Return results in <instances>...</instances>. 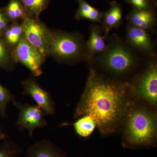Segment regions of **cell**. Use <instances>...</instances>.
Listing matches in <instances>:
<instances>
[{"label":"cell","mask_w":157,"mask_h":157,"mask_svg":"<svg viewBox=\"0 0 157 157\" xmlns=\"http://www.w3.org/2000/svg\"><path fill=\"white\" fill-rule=\"evenodd\" d=\"M23 36L45 60L48 57L50 30L39 17H28L21 21Z\"/></svg>","instance_id":"8992f818"},{"label":"cell","mask_w":157,"mask_h":157,"mask_svg":"<svg viewBox=\"0 0 157 157\" xmlns=\"http://www.w3.org/2000/svg\"><path fill=\"white\" fill-rule=\"evenodd\" d=\"M125 1L135 9L140 10L155 9V6L152 3L151 0H125Z\"/></svg>","instance_id":"603a6c76"},{"label":"cell","mask_w":157,"mask_h":157,"mask_svg":"<svg viewBox=\"0 0 157 157\" xmlns=\"http://www.w3.org/2000/svg\"><path fill=\"white\" fill-rule=\"evenodd\" d=\"M23 36L21 22H12L8 26L2 35L3 39L11 48H14L20 42Z\"/></svg>","instance_id":"ac0fdd59"},{"label":"cell","mask_w":157,"mask_h":157,"mask_svg":"<svg viewBox=\"0 0 157 157\" xmlns=\"http://www.w3.org/2000/svg\"><path fill=\"white\" fill-rule=\"evenodd\" d=\"M48 55L64 63L87 61L86 42L80 34L50 30Z\"/></svg>","instance_id":"277c9868"},{"label":"cell","mask_w":157,"mask_h":157,"mask_svg":"<svg viewBox=\"0 0 157 157\" xmlns=\"http://www.w3.org/2000/svg\"><path fill=\"white\" fill-rule=\"evenodd\" d=\"M3 9L9 21L12 22L22 21L28 17L25 8L19 0H10L9 4Z\"/></svg>","instance_id":"e0dca14e"},{"label":"cell","mask_w":157,"mask_h":157,"mask_svg":"<svg viewBox=\"0 0 157 157\" xmlns=\"http://www.w3.org/2000/svg\"><path fill=\"white\" fill-rule=\"evenodd\" d=\"M21 84L23 87L22 94L31 96L45 114L52 115L55 113V105L50 93L42 89L36 79L29 77Z\"/></svg>","instance_id":"9c48e42d"},{"label":"cell","mask_w":157,"mask_h":157,"mask_svg":"<svg viewBox=\"0 0 157 157\" xmlns=\"http://www.w3.org/2000/svg\"><path fill=\"white\" fill-rule=\"evenodd\" d=\"M135 50L114 34L105 50L95 57L90 64H95L113 76H124L131 73L138 65L139 59Z\"/></svg>","instance_id":"3957f363"},{"label":"cell","mask_w":157,"mask_h":157,"mask_svg":"<svg viewBox=\"0 0 157 157\" xmlns=\"http://www.w3.org/2000/svg\"><path fill=\"white\" fill-rule=\"evenodd\" d=\"M20 147L11 141H6L0 146V157H18Z\"/></svg>","instance_id":"44dd1931"},{"label":"cell","mask_w":157,"mask_h":157,"mask_svg":"<svg viewBox=\"0 0 157 157\" xmlns=\"http://www.w3.org/2000/svg\"><path fill=\"white\" fill-rule=\"evenodd\" d=\"M126 18L130 25L147 31L153 29L156 20L154 9L140 10L133 8Z\"/></svg>","instance_id":"7c38bea8"},{"label":"cell","mask_w":157,"mask_h":157,"mask_svg":"<svg viewBox=\"0 0 157 157\" xmlns=\"http://www.w3.org/2000/svg\"><path fill=\"white\" fill-rule=\"evenodd\" d=\"M12 48L0 36V68L7 70L13 69L15 63L12 56Z\"/></svg>","instance_id":"ffe728a7"},{"label":"cell","mask_w":157,"mask_h":157,"mask_svg":"<svg viewBox=\"0 0 157 157\" xmlns=\"http://www.w3.org/2000/svg\"><path fill=\"white\" fill-rule=\"evenodd\" d=\"M73 125L76 134L82 137H89L97 128L95 121L88 115L78 118Z\"/></svg>","instance_id":"2e32d148"},{"label":"cell","mask_w":157,"mask_h":157,"mask_svg":"<svg viewBox=\"0 0 157 157\" xmlns=\"http://www.w3.org/2000/svg\"><path fill=\"white\" fill-rule=\"evenodd\" d=\"M135 50L155 57L154 46L147 31L129 25L126 31V41Z\"/></svg>","instance_id":"30bf717a"},{"label":"cell","mask_w":157,"mask_h":157,"mask_svg":"<svg viewBox=\"0 0 157 157\" xmlns=\"http://www.w3.org/2000/svg\"><path fill=\"white\" fill-rule=\"evenodd\" d=\"M109 10L104 13L101 24L105 35L108 36L109 32L113 29L117 28L123 22V11L121 5L113 1L110 3Z\"/></svg>","instance_id":"5bb4252c"},{"label":"cell","mask_w":157,"mask_h":157,"mask_svg":"<svg viewBox=\"0 0 157 157\" xmlns=\"http://www.w3.org/2000/svg\"><path fill=\"white\" fill-rule=\"evenodd\" d=\"M13 102L19 110V118L16 124L21 132L27 130L32 137L35 129L47 125L44 117L45 112L39 106L23 104L15 101Z\"/></svg>","instance_id":"ba28073f"},{"label":"cell","mask_w":157,"mask_h":157,"mask_svg":"<svg viewBox=\"0 0 157 157\" xmlns=\"http://www.w3.org/2000/svg\"><path fill=\"white\" fill-rule=\"evenodd\" d=\"M12 59L15 63L24 65L33 76H38L42 73V66L45 60L23 36L20 42L12 50Z\"/></svg>","instance_id":"52a82bcc"},{"label":"cell","mask_w":157,"mask_h":157,"mask_svg":"<svg viewBox=\"0 0 157 157\" xmlns=\"http://www.w3.org/2000/svg\"><path fill=\"white\" fill-rule=\"evenodd\" d=\"M133 97L152 107L157 103V65L154 60L150 62L145 70L133 83H130Z\"/></svg>","instance_id":"5b68a950"},{"label":"cell","mask_w":157,"mask_h":157,"mask_svg":"<svg viewBox=\"0 0 157 157\" xmlns=\"http://www.w3.org/2000/svg\"><path fill=\"white\" fill-rule=\"evenodd\" d=\"M131 97L130 83L107 78L91 68L74 117L90 116L100 132L109 135L121 124L132 103Z\"/></svg>","instance_id":"6da1fadb"},{"label":"cell","mask_w":157,"mask_h":157,"mask_svg":"<svg viewBox=\"0 0 157 157\" xmlns=\"http://www.w3.org/2000/svg\"><path fill=\"white\" fill-rule=\"evenodd\" d=\"M104 29L98 25H92L90 27L89 39L86 42V49L88 63L95 57L105 50L107 36L104 34Z\"/></svg>","instance_id":"8fae6325"},{"label":"cell","mask_w":157,"mask_h":157,"mask_svg":"<svg viewBox=\"0 0 157 157\" xmlns=\"http://www.w3.org/2000/svg\"><path fill=\"white\" fill-rule=\"evenodd\" d=\"M124 147L149 148L155 146L157 140V117L148 107L132 102L121 124Z\"/></svg>","instance_id":"7a4b0ae2"},{"label":"cell","mask_w":157,"mask_h":157,"mask_svg":"<svg viewBox=\"0 0 157 157\" xmlns=\"http://www.w3.org/2000/svg\"><path fill=\"white\" fill-rule=\"evenodd\" d=\"M27 157H67L64 152L50 140L39 141L27 150Z\"/></svg>","instance_id":"4fadbf2b"},{"label":"cell","mask_w":157,"mask_h":157,"mask_svg":"<svg viewBox=\"0 0 157 157\" xmlns=\"http://www.w3.org/2000/svg\"><path fill=\"white\" fill-rule=\"evenodd\" d=\"M7 137V136L6 134L0 131V140L6 139Z\"/></svg>","instance_id":"d4e9b609"},{"label":"cell","mask_w":157,"mask_h":157,"mask_svg":"<svg viewBox=\"0 0 157 157\" xmlns=\"http://www.w3.org/2000/svg\"><path fill=\"white\" fill-rule=\"evenodd\" d=\"M78 3V9L75 14L77 21L86 19L94 22H102L104 13L99 9L93 7L85 0H76Z\"/></svg>","instance_id":"9a60e30c"},{"label":"cell","mask_w":157,"mask_h":157,"mask_svg":"<svg viewBox=\"0 0 157 157\" xmlns=\"http://www.w3.org/2000/svg\"><path fill=\"white\" fill-rule=\"evenodd\" d=\"M9 21L4 9L0 8V36H2L4 32L9 26Z\"/></svg>","instance_id":"cb8c5ba5"},{"label":"cell","mask_w":157,"mask_h":157,"mask_svg":"<svg viewBox=\"0 0 157 157\" xmlns=\"http://www.w3.org/2000/svg\"><path fill=\"white\" fill-rule=\"evenodd\" d=\"M14 101V96L0 83V115L2 117L6 116V107L9 102Z\"/></svg>","instance_id":"7402d4cb"},{"label":"cell","mask_w":157,"mask_h":157,"mask_svg":"<svg viewBox=\"0 0 157 157\" xmlns=\"http://www.w3.org/2000/svg\"><path fill=\"white\" fill-rule=\"evenodd\" d=\"M22 4L28 17H39L48 8L50 0H19Z\"/></svg>","instance_id":"d6986e66"}]
</instances>
